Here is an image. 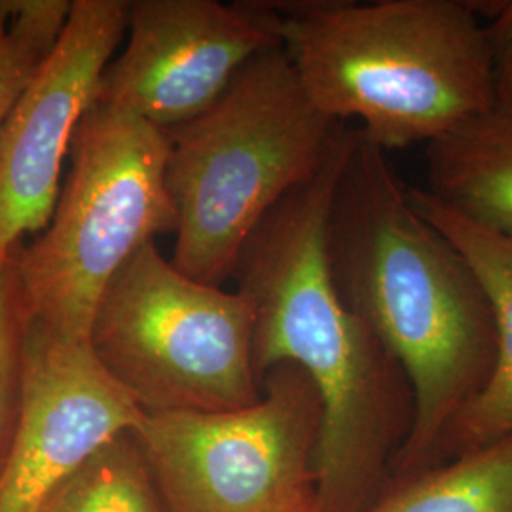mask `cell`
<instances>
[{
	"instance_id": "10",
	"label": "cell",
	"mask_w": 512,
	"mask_h": 512,
	"mask_svg": "<svg viewBox=\"0 0 512 512\" xmlns=\"http://www.w3.org/2000/svg\"><path fill=\"white\" fill-rule=\"evenodd\" d=\"M143 410L88 340L27 319L18 427L0 475V512H37L86 459L135 431Z\"/></svg>"
},
{
	"instance_id": "4",
	"label": "cell",
	"mask_w": 512,
	"mask_h": 512,
	"mask_svg": "<svg viewBox=\"0 0 512 512\" xmlns=\"http://www.w3.org/2000/svg\"><path fill=\"white\" fill-rule=\"evenodd\" d=\"M344 128L311 103L283 46L255 55L209 109L167 131L171 264L220 287L256 226L319 173Z\"/></svg>"
},
{
	"instance_id": "11",
	"label": "cell",
	"mask_w": 512,
	"mask_h": 512,
	"mask_svg": "<svg viewBox=\"0 0 512 512\" xmlns=\"http://www.w3.org/2000/svg\"><path fill=\"white\" fill-rule=\"evenodd\" d=\"M408 194L421 217L469 262L492 306L494 368L444 439L467 452L512 433V241L461 217L425 188H408Z\"/></svg>"
},
{
	"instance_id": "17",
	"label": "cell",
	"mask_w": 512,
	"mask_h": 512,
	"mask_svg": "<svg viewBox=\"0 0 512 512\" xmlns=\"http://www.w3.org/2000/svg\"><path fill=\"white\" fill-rule=\"evenodd\" d=\"M476 14H484V33L490 50L494 105L512 107V0L471 2Z\"/></svg>"
},
{
	"instance_id": "2",
	"label": "cell",
	"mask_w": 512,
	"mask_h": 512,
	"mask_svg": "<svg viewBox=\"0 0 512 512\" xmlns=\"http://www.w3.org/2000/svg\"><path fill=\"white\" fill-rule=\"evenodd\" d=\"M330 274L344 302L401 368L412 395L404 467L431 458L490 378L492 306L458 249L421 217L387 152L357 141L327 220Z\"/></svg>"
},
{
	"instance_id": "8",
	"label": "cell",
	"mask_w": 512,
	"mask_h": 512,
	"mask_svg": "<svg viewBox=\"0 0 512 512\" xmlns=\"http://www.w3.org/2000/svg\"><path fill=\"white\" fill-rule=\"evenodd\" d=\"M126 33L93 103L171 131L209 109L255 55L281 46V14L258 0H135Z\"/></svg>"
},
{
	"instance_id": "12",
	"label": "cell",
	"mask_w": 512,
	"mask_h": 512,
	"mask_svg": "<svg viewBox=\"0 0 512 512\" xmlns=\"http://www.w3.org/2000/svg\"><path fill=\"white\" fill-rule=\"evenodd\" d=\"M427 192L512 241V107L484 110L427 145Z\"/></svg>"
},
{
	"instance_id": "15",
	"label": "cell",
	"mask_w": 512,
	"mask_h": 512,
	"mask_svg": "<svg viewBox=\"0 0 512 512\" xmlns=\"http://www.w3.org/2000/svg\"><path fill=\"white\" fill-rule=\"evenodd\" d=\"M25 323L12 256H0V475L18 427Z\"/></svg>"
},
{
	"instance_id": "5",
	"label": "cell",
	"mask_w": 512,
	"mask_h": 512,
	"mask_svg": "<svg viewBox=\"0 0 512 512\" xmlns=\"http://www.w3.org/2000/svg\"><path fill=\"white\" fill-rule=\"evenodd\" d=\"M167 158V131L93 103L74 131L52 219L12 255L25 319L88 340L110 279L139 249L175 234Z\"/></svg>"
},
{
	"instance_id": "3",
	"label": "cell",
	"mask_w": 512,
	"mask_h": 512,
	"mask_svg": "<svg viewBox=\"0 0 512 512\" xmlns=\"http://www.w3.org/2000/svg\"><path fill=\"white\" fill-rule=\"evenodd\" d=\"M311 103L389 152L433 143L494 107L484 23L459 0L275 2Z\"/></svg>"
},
{
	"instance_id": "6",
	"label": "cell",
	"mask_w": 512,
	"mask_h": 512,
	"mask_svg": "<svg viewBox=\"0 0 512 512\" xmlns=\"http://www.w3.org/2000/svg\"><path fill=\"white\" fill-rule=\"evenodd\" d=\"M249 300L179 272L156 241L110 279L88 342L145 414L230 412L262 397Z\"/></svg>"
},
{
	"instance_id": "14",
	"label": "cell",
	"mask_w": 512,
	"mask_h": 512,
	"mask_svg": "<svg viewBox=\"0 0 512 512\" xmlns=\"http://www.w3.org/2000/svg\"><path fill=\"white\" fill-rule=\"evenodd\" d=\"M37 512H165L133 431L101 446L40 503Z\"/></svg>"
},
{
	"instance_id": "16",
	"label": "cell",
	"mask_w": 512,
	"mask_h": 512,
	"mask_svg": "<svg viewBox=\"0 0 512 512\" xmlns=\"http://www.w3.org/2000/svg\"><path fill=\"white\" fill-rule=\"evenodd\" d=\"M55 46L25 31L0 6V124Z\"/></svg>"
},
{
	"instance_id": "1",
	"label": "cell",
	"mask_w": 512,
	"mask_h": 512,
	"mask_svg": "<svg viewBox=\"0 0 512 512\" xmlns=\"http://www.w3.org/2000/svg\"><path fill=\"white\" fill-rule=\"evenodd\" d=\"M355 141L357 129L346 126L319 173L256 226L232 272L255 315L258 380L294 365L321 403L311 512L365 511L391 440L406 439L412 421L401 368L330 274V203Z\"/></svg>"
},
{
	"instance_id": "7",
	"label": "cell",
	"mask_w": 512,
	"mask_h": 512,
	"mask_svg": "<svg viewBox=\"0 0 512 512\" xmlns=\"http://www.w3.org/2000/svg\"><path fill=\"white\" fill-rule=\"evenodd\" d=\"M260 387L239 410L143 414L133 433L165 512H311L317 391L287 363Z\"/></svg>"
},
{
	"instance_id": "9",
	"label": "cell",
	"mask_w": 512,
	"mask_h": 512,
	"mask_svg": "<svg viewBox=\"0 0 512 512\" xmlns=\"http://www.w3.org/2000/svg\"><path fill=\"white\" fill-rule=\"evenodd\" d=\"M126 0H74L69 23L0 124V256L40 234L59 198L63 160L128 29Z\"/></svg>"
},
{
	"instance_id": "13",
	"label": "cell",
	"mask_w": 512,
	"mask_h": 512,
	"mask_svg": "<svg viewBox=\"0 0 512 512\" xmlns=\"http://www.w3.org/2000/svg\"><path fill=\"white\" fill-rule=\"evenodd\" d=\"M363 512H512V433L463 452Z\"/></svg>"
}]
</instances>
